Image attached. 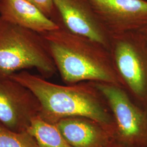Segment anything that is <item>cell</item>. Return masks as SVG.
Listing matches in <instances>:
<instances>
[{"mask_svg":"<svg viewBox=\"0 0 147 147\" xmlns=\"http://www.w3.org/2000/svg\"><path fill=\"white\" fill-rule=\"evenodd\" d=\"M11 78L30 89L40 104L38 116L55 124L65 118L82 117L98 122L115 139V123L105 97L92 81L65 86L22 70Z\"/></svg>","mask_w":147,"mask_h":147,"instance_id":"cell-1","label":"cell"},{"mask_svg":"<svg viewBox=\"0 0 147 147\" xmlns=\"http://www.w3.org/2000/svg\"><path fill=\"white\" fill-rule=\"evenodd\" d=\"M41 34L65 84L93 81L123 87L110 50L103 45L63 27Z\"/></svg>","mask_w":147,"mask_h":147,"instance_id":"cell-2","label":"cell"},{"mask_svg":"<svg viewBox=\"0 0 147 147\" xmlns=\"http://www.w3.org/2000/svg\"><path fill=\"white\" fill-rule=\"evenodd\" d=\"M32 68L45 79L57 72L45 39L40 33L0 17V76Z\"/></svg>","mask_w":147,"mask_h":147,"instance_id":"cell-3","label":"cell"},{"mask_svg":"<svg viewBox=\"0 0 147 147\" xmlns=\"http://www.w3.org/2000/svg\"><path fill=\"white\" fill-rule=\"evenodd\" d=\"M110 50L124 88L147 108V38L141 32L111 36Z\"/></svg>","mask_w":147,"mask_h":147,"instance_id":"cell-4","label":"cell"},{"mask_svg":"<svg viewBox=\"0 0 147 147\" xmlns=\"http://www.w3.org/2000/svg\"><path fill=\"white\" fill-rule=\"evenodd\" d=\"M93 83L105 97L112 113L115 141L127 147H147V107L136 102L123 87Z\"/></svg>","mask_w":147,"mask_h":147,"instance_id":"cell-5","label":"cell"},{"mask_svg":"<svg viewBox=\"0 0 147 147\" xmlns=\"http://www.w3.org/2000/svg\"><path fill=\"white\" fill-rule=\"evenodd\" d=\"M40 104L30 89L10 76H0V123L14 131H27Z\"/></svg>","mask_w":147,"mask_h":147,"instance_id":"cell-6","label":"cell"},{"mask_svg":"<svg viewBox=\"0 0 147 147\" xmlns=\"http://www.w3.org/2000/svg\"><path fill=\"white\" fill-rule=\"evenodd\" d=\"M111 36L147 28V0H88Z\"/></svg>","mask_w":147,"mask_h":147,"instance_id":"cell-7","label":"cell"},{"mask_svg":"<svg viewBox=\"0 0 147 147\" xmlns=\"http://www.w3.org/2000/svg\"><path fill=\"white\" fill-rule=\"evenodd\" d=\"M60 16L61 27L99 42L110 49L109 32L95 13L88 0H54Z\"/></svg>","mask_w":147,"mask_h":147,"instance_id":"cell-8","label":"cell"},{"mask_svg":"<svg viewBox=\"0 0 147 147\" xmlns=\"http://www.w3.org/2000/svg\"><path fill=\"white\" fill-rule=\"evenodd\" d=\"M55 125L72 147H107L115 141L100 124L88 118H65Z\"/></svg>","mask_w":147,"mask_h":147,"instance_id":"cell-9","label":"cell"},{"mask_svg":"<svg viewBox=\"0 0 147 147\" xmlns=\"http://www.w3.org/2000/svg\"><path fill=\"white\" fill-rule=\"evenodd\" d=\"M0 17L40 34L60 27L26 0H0Z\"/></svg>","mask_w":147,"mask_h":147,"instance_id":"cell-10","label":"cell"},{"mask_svg":"<svg viewBox=\"0 0 147 147\" xmlns=\"http://www.w3.org/2000/svg\"><path fill=\"white\" fill-rule=\"evenodd\" d=\"M27 131L33 137L39 147H72L65 140L56 125L34 118Z\"/></svg>","mask_w":147,"mask_h":147,"instance_id":"cell-11","label":"cell"},{"mask_svg":"<svg viewBox=\"0 0 147 147\" xmlns=\"http://www.w3.org/2000/svg\"><path fill=\"white\" fill-rule=\"evenodd\" d=\"M0 147H39L28 131L11 130L0 123Z\"/></svg>","mask_w":147,"mask_h":147,"instance_id":"cell-12","label":"cell"},{"mask_svg":"<svg viewBox=\"0 0 147 147\" xmlns=\"http://www.w3.org/2000/svg\"><path fill=\"white\" fill-rule=\"evenodd\" d=\"M36 6L45 16L57 23L61 25L60 16L54 3V0H26Z\"/></svg>","mask_w":147,"mask_h":147,"instance_id":"cell-13","label":"cell"},{"mask_svg":"<svg viewBox=\"0 0 147 147\" xmlns=\"http://www.w3.org/2000/svg\"><path fill=\"white\" fill-rule=\"evenodd\" d=\"M107 147H127L121 144L120 143H118L116 141H115L112 143H111L110 146H109Z\"/></svg>","mask_w":147,"mask_h":147,"instance_id":"cell-14","label":"cell"},{"mask_svg":"<svg viewBox=\"0 0 147 147\" xmlns=\"http://www.w3.org/2000/svg\"><path fill=\"white\" fill-rule=\"evenodd\" d=\"M142 32L144 34V36H146V37H147V28L146 29H145L144 31H143L141 32Z\"/></svg>","mask_w":147,"mask_h":147,"instance_id":"cell-15","label":"cell"}]
</instances>
